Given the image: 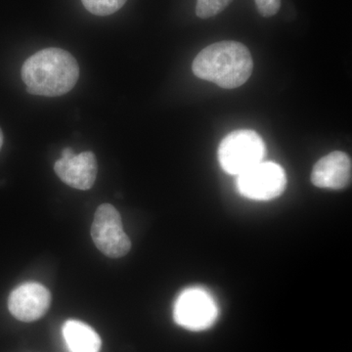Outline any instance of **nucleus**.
I'll return each instance as SVG.
<instances>
[{
	"mask_svg": "<svg viewBox=\"0 0 352 352\" xmlns=\"http://www.w3.org/2000/svg\"><path fill=\"white\" fill-rule=\"evenodd\" d=\"M194 75L219 87H240L251 78L254 61L249 48L238 41L210 44L197 55L192 64Z\"/></svg>",
	"mask_w": 352,
	"mask_h": 352,
	"instance_id": "nucleus-2",
	"label": "nucleus"
},
{
	"mask_svg": "<svg viewBox=\"0 0 352 352\" xmlns=\"http://www.w3.org/2000/svg\"><path fill=\"white\" fill-rule=\"evenodd\" d=\"M233 0H197L196 14L201 19L214 17L224 10Z\"/></svg>",
	"mask_w": 352,
	"mask_h": 352,
	"instance_id": "nucleus-12",
	"label": "nucleus"
},
{
	"mask_svg": "<svg viewBox=\"0 0 352 352\" xmlns=\"http://www.w3.org/2000/svg\"><path fill=\"white\" fill-rule=\"evenodd\" d=\"M286 186V173L273 162H261L238 175V191L251 200H273L283 194Z\"/></svg>",
	"mask_w": 352,
	"mask_h": 352,
	"instance_id": "nucleus-4",
	"label": "nucleus"
},
{
	"mask_svg": "<svg viewBox=\"0 0 352 352\" xmlns=\"http://www.w3.org/2000/svg\"><path fill=\"white\" fill-rule=\"evenodd\" d=\"M21 75L29 94L57 97L75 87L80 78V67L68 51L50 47L28 58Z\"/></svg>",
	"mask_w": 352,
	"mask_h": 352,
	"instance_id": "nucleus-1",
	"label": "nucleus"
},
{
	"mask_svg": "<svg viewBox=\"0 0 352 352\" xmlns=\"http://www.w3.org/2000/svg\"><path fill=\"white\" fill-rule=\"evenodd\" d=\"M351 159L346 153L332 152L315 164L310 179L318 188L344 189L351 184Z\"/></svg>",
	"mask_w": 352,
	"mask_h": 352,
	"instance_id": "nucleus-9",
	"label": "nucleus"
},
{
	"mask_svg": "<svg viewBox=\"0 0 352 352\" xmlns=\"http://www.w3.org/2000/svg\"><path fill=\"white\" fill-rule=\"evenodd\" d=\"M219 309L208 292L200 288L183 291L176 300L173 318L176 324L191 331H203L217 321Z\"/></svg>",
	"mask_w": 352,
	"mask_h": 352,
	"instance_id": "nucleus-5",
	"label": "nucleus"
},
{
	"mask_svg": "<svg viewBox=\"0 0 352 352\" xmlns=\"http://www.w3.org/2000/svg\"><path fill=\"white\" fill-rule=\"evenodd\" d=\"M83 6L97 16H108L117 12L126 4V0H82Z\"/></svg>",
	"mask_w": 352,
	"mask_h": 352,
	"instance_id": "nucleus-11",
	"label": "nucleus"
},
{
	"mask_svg": "<svg viewBox=\"0 0 352 352\" xmlns=\"http://www.w3.org/2000/svg\"><path fill=\"white\" fill-rule=\"evenodd\" d=\"M91 237L99 251L109 258H122L131 251V242L122 228L119 212L110 204H103L97 208Z\"/></svg>",
	"mask_w": 352,
	"mask_h": 352,
	"instance_id": "nucleus-6",
	"label": "nucleus"
},
{
	"mask_svg": "<svg viewBox=\"0 0 352 352\" xmlns=\"http://www.w3.org/2000/svg\"><path fill=\"white\" fill-rule=\"evenodd\" d=\"M51 295L43 285L27 283L14 289L8 308L18 320L32 322L41 318L50 309Z\"/></svg>",
	"mask_w": 352,
	"mask_h": 352,
	"instance_id": "nucleus-8",
	"label": "nucleus"
},
{
	"mask_svg": "<svg viewBox=\"0 0 352 352\" xmlns=\"http://www.w3.org/2000/svg\"><path fill=\"white\" fill-rule=\"evenodd\" d=\"M2 145H3V133H2L1 129H0V149H1Z\"/></svg>",
	"mask_w": 352,
	"mask_h": 352,
	"instance_id": "nucleus-14",
	"label": "nucleus"
},
{
	"mask_svg": "<svg viewBox=\"0 0 352 352\" xmlns=\"http://www.w3.org/2000/svg\"><path fill=\"white\" fill-rule=\"evenodd\" d=\"M54 170L58 177L69 187L88 190L96 180V157L92 152L76 155L71 148H65L61 157L55 163Z\"/></svg>",
	"mask_w": 352,
	"mask_h": 352,
	"instance_id": "nucleus-7",
	"label": "nucleus"
},
{
	"mask_svg": "<svg viewBox=\"0 0 352 352\" xmlns=\"http://www.w3.org/2000/svg\"><path fill=\"white\" fill-rule=\"evenodd\" d=\"M263 139L256 131L240 129L222 139L217 156L222 170L240 175L263 162L265 156Z\"/></svg>",
	"mask_w": 352,
	"mask_h": 352,
	"instance_id": "nucleus-3",
	"label": "nucleus"
},
{
	"mask_svg": "<svg viewBox=\"0 0 352 352\" xmlns=\"http://www.w3.org/2000/svg\"><path fill=\"white\" fill-rule=\"evenodd\" d=\"M63 337L69 352L100 351V337L83 322L67 321L63 326Z\"/></svg>",
	"mask_w": 352,
	"mask_h": 352,
	"instance_id": "nucleus-10",
	"label": "nucleus"
},
{
	"mask_svg": "<svg viewBox=\"0 0 352 352\" xmlns=\"http://www.w3.org/2000/svg\"><path fill=\"white\" fill-rule=\"evenodd\" d=\"M254 2L259 14L266 18L276 15L281 7V0H254Z\"/></svg>",
	"mask_w": 352,
	"mask_h": 352,
	"instance_id": "nucleus-13",
	"label": "nucleus"
}]
</instances>
